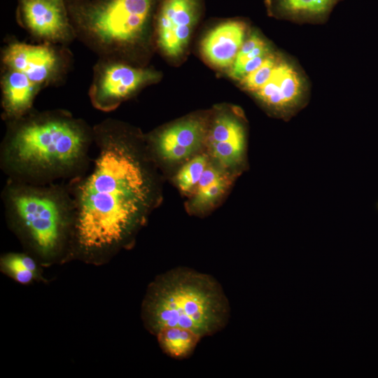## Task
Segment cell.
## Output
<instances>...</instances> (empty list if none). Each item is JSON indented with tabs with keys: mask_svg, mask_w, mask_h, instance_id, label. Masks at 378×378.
<instances>
[{
	"mask_svg": "<svg viewBox=\"0 0 378 378\" xmlns=\"http://www.w3.org/2000/svg\"><path fill=\"white\" fill-rule=\"evenodd\" d=\"M208 143L215 160L223 166H234L241 161L245 150L244 127L233 117L220 115L213 124Z\"/></svg>",
	"mask_w": 378,
	"mask_h": 378,
	"instance_id": "12",
	"label": "cell"
},
{
	"mask_svg": "<svg viewBox=\"0 0 378 378\" xmlns=\"http://www.w3.org/2000/svg\"><path fill=\"white\" fill-rule=\"evenodd\" d=\"M155 0H84L71 9L76 18L99 41L124 44L143 32Z\"/></svg>",
	"mask_w": 378,
	"mask_h": 378,
	"instance_id": "5",
	"label": "cell"
},
{
	"mask_svg": "<svg viewBox=\"0 0 378 378\" xmlns=\"http://www.w3.org/2000/svg\"><path fill=\"white\" fill-rule=\"evenodd\" d=\"M203 137L202 124L194 120H186L165 128L153 136L152 150L164 161L178 162L195 152Z\"/></svg>",
	"mask_w": 378,
	"mask_h": 378,
	"instance_id": "9",
	"label": "cell"
},
{
	"mask_svg": "<svg viewBox=\"0 0 378 378\" xmlns=\"http://www.w3.org/2000/svg\"><path fill=\"white\" fill-rule=\"evenodd\" d=\"M197 0H164L158 18V38L161 49L177 57L186 48L198 16Z\"/></svg>",
	"mask_w": 378,
	"mask_h": 378,
	"instance_id": "7",
	"label": "cell"
},
{
	"mask_svg": "<svg viewBox=\"0 0 378 378\" xmlns=\"http://www.w3.org/2000/svg\"><path fill=\"white\" fill-rule=\"evenodd\" d=\"M155 73L122 64H111L103 69L90 92L92 105L109 112L140 87L154 80Z\"/></svg>",
	"mask_w": 378,
	"mask_h": 378,
	"instance_id": "6",
	"label": "cell"
},
{
	"mask_svg": "<svg viewBox=\"0 0 378 378\" xmlns=\"http://www.w3.org/2000/svg\"><path fill=\"white\" fill-rule=\"evenodd\" d=\"M209 164L206 156L204 155L195 156L188 162L178 171L176 176L178 188L185 192L192 191L196 188Z\"/></svg>",
	"mask_w": 378,
	"mask_h": 378,
	"instance_id": "19",
	"label": "cell"
},
{
	"mask_svg": "<svg viewBox=\"0 0 378 378\" xmlns=\"http://www.w3.org/2000/svg\"><path fill=\"white\" fill-rule=\"evenodd\" d=\"M278 60L269 54L259 67L240 80L243 87L253 93L259 90L270 78Z\"/></svg>",
	"mask_w": 378,
	"mask_h": 378,
	"instance_id": "21",
	"label": "cell"
},
{
	"mask_svg": "<svg viewBox=\"0 0 378 378\" xmlns=\"http://www.w3.org/2000/svg\"><path fill=\"white\" fill-rule=\"evenodd\" d=\"M340 0H272L276 14L293 20H320L327 17Z\"/></svg>",
	"mask_w": 378,
	"mask_h": 378,
	"instance_id": "15",
	"label": "cell"
},
{
	"mask_svg": "<svg viewBox=\"0 0 378 378\" xmlns=\"http://www.w3.org/2000/svg\"><path fill=\"white\" fill-rule=\"evenodd\" d=\"M0 145L6 178L35 185L68 183L83 175L92 159L94 128L61 111L8 120Z\"/></svg>",
	"mask_w": 378,
	"mask_h": 378,
	"instance_id": "2",
	"label": "cell"
},
{
	"mask_svg": "<svg viewBox=\"0 0 378 378\" xmlns=\"http://www.w3.org/2000/svg\"><path fill=\"white\" fill-rule=\"evenodd\" d=\"M270 54L266 42L256 33L244 41L232 65L230 76L234 78L240 69L249 60Z\"/></svg>",
	"mask_w": 378,
	"mask_h": 378,
	"instance_id": "20",
	"label": "cell"
},
{
	"mask_svg": "<svg viewBox=\"0 0 378 378\" xmlns=\"http://www.w3.org/2000/svg\"><path fill=\"white\" fill-rule=\"evenodd\" d=\"M227 185L225 174L209 164L195 188L191 202L192 208L201 211L211 206L223 194Z\"/></svg>",
	"mask_w": 378,
	"mask_h": 378,
	"instance_id": "17",
	"label": "cell"
},
{
	"mask_svg": "<svg viewBox=\"0 0 378 378\" xmlns=\"http://www.w3.org/2000/svg\"><path fill=\"white\" fill-rule=\"evenodd\" d=\"M1 199L8 222L36 255L49 259L74 248L76 213L67 183L6 178Z\"/></svg>",
	"mask_w": 378,
	"mask_h": 378,
	"instance_id": "4",
	"label": "cell"
},
{
	"mask_svg": "<svg viewBox=\"0 0 378 378\" xmlns=\"http://www.w3.org/2000/svg\"><path fill=\"white\" fill-rule=\"evenodd\" d=\"M21 10L28 28L48 39L63 38L69 24L65 0H21Z\"/></svg>",
	"mask_w": 378,
	"mask_h": 378,
	"instance_id": "10",
	"label": "cell"
},
{
	"mask_svg": "<svg viewBox=\"0 0 378 378\" xmlns=\"http://www.w3.org/2000/svg\"><path fill=\"white\" fill-rule=\"evenodd\" d=\"M304 92V83L296 68L287 61L278 60L269 80L253 93L268 108L287 116L301 105Z\"/></svg>",
	"mask_w": 378,
	"mask_h": 378,
	"instance_id": "8",
	"label": "cell"
},
{
	"mask_svg": "<svg viewBox=\"0 0 378 378\" xmlns=\"http://www.w3.org/2000/svg\"><path fill=\"white\" fill-rule=\"evenodd\" d=\"M38 85L24 74L10 69L3 80L2 106L5 118L15 120L30 112Z\"/></svg>",
	"mask_w": 378,
	"mask_h": 378,
	"instance_id": "14",
	"label": "cell"
},
{
	"mask_svg": "<svg viewBox=\"0 0 378 378\" xmlns=\"http://www.w3.org/2000/svg\"><path fill=\"white\" fill-rule=\"evenodd\" d=\"M246 24L238 20L223 22L210 31L202 43V52L220 68L232 65L245 41Z\"/></svg>",
	"mask_w": 378,
	"mask_h": 378,
	"instance_id": "13",
	"label": "cell"
},
{
	"mask_svg": "<svg viewBox=\"0 0 378 378\" xmlns=\"http://www.w3.org/2000/svg\"><path fill=\"white\" fill-rule=\"evenodd\" d=\"M1 265L18 282L27 284L36 274V263L28 254L12 253L1 258Z\"/></svg>",
	"mask_w": 378,
	"mask_h": 378,
	"instance_id": "18",
	"label": "cell"
},
{
	"mask_svg": "<svg viewBox=\"0 0 378 378\" xmlns=\"http://www.w3.org/2000/svg\"><path fill=\"white\" fill-rule=\"evenodd\" d=\"M3 60L10 69L24 74L40 85L55 70L57 58L48 46L15 43L5 50Z\"/></svg>",
	"mask_w": 378,
	"mask_h": 378,
	"instance_id": "11",
	"label": "cell"
},
{
	"mask_svg": "<svg viewBox=\"0 0 378 378\" xmlns=\"http://www.w3.org/2000/svg\"><path fill=\"white\" fill-rule=\"evenodd\" d=\"M228 300L211 276L187 267L160 275L150 285L143 318L153 335L164 327L190 329L201 337L222 330L230 318Z\"/></svg>",
	"mask_w": 378,
	"mask_h": 378,
	"instance_id": "3",
	"label": "cell"
},
{
	"mask_svg": "<svg viewBox=\"0 0 378 378\" xmlns=\"http://www.w3.org/2000/svg\"><path fill=\"white\" fill-rule=\"evenodd\" d=\"M155 336L163 352L175 359L190 356L202 338L190 329L176 326L162 328Z\"/></svg>",
	"mask_w": 378,
	"mask_h": 378,
	"instance_id": "16",
	"label": "cell"
},
{
	"mask_svg": "<svg viewBox=\"0 0 378 378\" xmlns=\"http://www.w3.org/2000/svg\"><path fill=\"white\" fill-rule=\"evenodd\" d=\"M93 128L91 164L67 183L76 213L74 249L86 255L110 253L122 246L156 200L144 148L113 121Z\"/></svg>",
	"mask_w": 378,
	"mask_h": 378,
	"instance_id": "1",
	"label": "cell"
}]
</instances>
